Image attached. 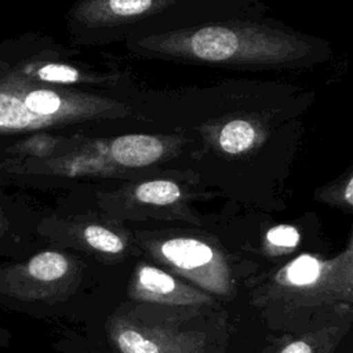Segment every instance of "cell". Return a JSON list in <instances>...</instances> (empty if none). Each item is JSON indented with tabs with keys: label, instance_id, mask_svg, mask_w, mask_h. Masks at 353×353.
Returning a JSON list of instances; mask_svg holds the SVG:
<instances>
[{
	"label": "cell",
	"instance_id": "6da1fadb",
	"mask_svg": "<svg viewBox=\"0 0 353 353\" xmlns=\"http://www.w3.org/2000/svg\"><path fill=\"white\" fill-rule=\"evenodd\" d=\"M137 47L179 61L287 66L307 59L310 44L284 30L255 22H222L142 37Z\"/></svg>",
	"mask_w": 353,
	"mask_h": 353
},
{
	"label": "cell",
	"instance_id": "7a4b0ae2",
	"mask_svg": "<svg viewBox=\"0 0 353 353\" xmlns=\"http://www.w3.org/2000/svg\"><path fill=\"white\" fill-rule=\"evenodd\" d=\"M132 113L128 105L92 92L37 84L19 76L0 81V132L39 131Z\"/></svg>",
	"mask_w": 353,
	"mask_h": 353
},
{
	"label": "cell",
	"instance_id": "3957f363",
	"mask_svg": "<svg viewBox=\"0 0 353 353\" xmlns=\"http://www.w3.org/2000/svg\"><path fill=\"white\" fill-rule=\"evenodd\" d=\"M76 266L58 250H40L0 259V309L37 314L55 307L72 292Z\"/></svg>",
	"mask_w": 353,
	"mask_h": 353
},
{
	"label": "cell",
	"instance_id": "277c9868",
	"mask_svg": "<svg viewBox=\"0 0 353 353\" xmlns=\"http://www.w3.org/2000/svg\"><path fill=\"white\" fill-rule=\"evenodd\" d=\"M101 143L108 159L127 176H134L175 157L188 139L179 135L125 134L101 138Z\"/></svg>",
	"mask_w": 353,
	"mask_h": 353
},
{
	"label": "cell",
	"instance_id": "5b68a950",
	"mask_svg": "<svg viewBox=\"0 0 353 353\" xmlns=\"http://www.w3.org/2000/svg\"><path fill=\"white\" fill-rule=\"evenodd\" d=\"M160 255L179 272L201 285L222 291L226 270L218 254L204 241L192 237H174L161 243Z\"/></svg>",
	"mask_w": 353,
	"mask_h": 353
},
{
	"label": "cell",
	"instance_id": "8992f818",
	"mask_svg": "<svg viewBox=\"0 0 353 353\" xmlns=\"http://www.w3.org/2000/svg\"><path fill=\"white\" fill-rule=\"evenodd\" d=\"M29 171L61 176H127L103 153L101 138L84 141L74 149L26 167Z\"/></svg>",
	"mask_w": 353,
	"mask_h": 353
},
{
	"label": "cell",
	"instance_id": "52a82bcc",
	"mask_svg": "<svg viewBox=\"0 0 353 353\" xmlns=\"http://www.w3.org/2000/svg\"><path fill=\"white\" fill-rule=\"evenodd\" d=\"M174 0H80L74 19L87 28H114L153 15Z\"/></svg>",
	"mask_w": 353,
	"mask_h": 353
},
{
	"label": "cell",
	"instance_id": "ba28073f",
	"mask_svg": "<svg viewBox=\"0 0 353 353\" xmlns=\"http://www.w3.org/2000/svg\"><path fill=\"white\" fill-rule=\"evenodd\" d=\"M216 148L234 157H241L258 149L265 141V128L251 116H237L228 119L214 132Z\"/></svg>",
	"mask_w": 353,
	"mask_h": 353
},
{
	"label": "cell",
	"instance_id": "9c48e42d",
	"mask_svg": "<svg viewBox=\"0 0 353 353\" xmlns=\"http://www.w3.org/2000/svg\"><path fill=\"white\" fill-rule=\"evenodd\" d=\"M135 294L145 299L170 303H190L204 298L178 283L168 273L148 265L138 269Z\"/></svg>",
	"mask_w": 353,
	"mask_h": 353
},
{
	"label": "cell",
	"instance_id": "30bf717a",
	"mask_svg": "<svg viewBox=\"0 0 353 353\" xmlns=\"http://www.w3.org/2000/svg\"><path fill=\"white\" fill-rule=\"evenodd\" d=\"M17 76L44 85H70V84H108L110 76H101L98 73H88L62 62H46L40 65H30L19 72Z\"/></svg>",
	"mask_w": 353,
	"mask_h": 353
},
{
	"label": "cell",
	"instance_id": "8fae6325",
	"mask_svg": "<svg viewBox=\"0 0 353 353\" xmlns=\"http://www.w3.org/2000/svg\"><path fill=\"white\" fill-rule=\"evenodd\" d=\"M130 200L152 207H168L178 204L185 197L182 185L171 178H149L124 188Z\"/></svg>",
	"mask_w": 353,
	"mask_h": 353
},
{
	"label": "cell",
	"instance_id": "7c38bea8",
	"mask_svg": "<svg viewBox=\"0 0 353 353\" xmlns=\"http://www.w3.org/2000/svg\"><path fill=\"white\" fill-rule=\"evenodd\" d=\"M33 252L28 234L15 222L11 211L0 204V259H11Z\"/></svg>",
	"mask_w": 353,
	"mask_h": 353
},
{
	"label": "cell",
	"instance_id": "4fadbf2b",
	"mask_svg": "<svg viewBox=\"0 0 353 353\" xmlns=\"http://www.w3.org/2000/svg\"><path fill=\"white\" fill-rule=\"evenodd\" d=\"M85 139H66V138H59V137H52V135H47V134H37L33 137H29L23 141H21L19 143H17L15 146H12L11 149L17 153L21 154H28L36 159H48V157H54L58 156V150L65 149V150H72L74 148H68V143H81Z\"/></svg>",
	"mask_w": 353,
	"mask_h": 353
},
{
	"label": "cell",
	"instance_id": "5bb4252c",
	"mask_svg": "<svg viewBox=\"0 0 353 353\" xmlns=\"http://www.w3.org/2000/svg\"><path fill=\"white\" fill-rule=\"evenodd\" d=\"M81 237L90 247L101 252L119 254L124 250V240L112 229L102 225H85L81 229Z\"/></svg>",
	"mask_w": 353,
	"mask_h": 353
},
{
	"label": "cell",
	"instance_id": "9a60e30c",
	"mask_svg": "<svg viewBox=\"0 0 353 353\" xmlns=\"http://www.w3.org/2000/svg\"><path fill=\"white\" fill-rule=\"evenodd\" d=\"M321 273V262L312 255H301L285 269V280L292 285H309Z\"/></svg>",
	"mask_w": 353,
	"mask_h": 353
},
{
	"label": "cell",
	"instance_id": "2e32d148",
	"mask_svg": "<svg viewBox=\"0 0 353 353\" xmlns=\"http://www.w3.org/2000/svg\"><path fill=\"white\" fill-rule=\"evenodd\" d=\"M116 342L123 353H161L157 343L135 328H123L116 335Z\"/></svg>",
	"mask_w": 353,
	"mask_h": 353
},
{
	"label": "cell",
	"instance_id": "e0dca14e",
	"mask_svg": "<svg viewBox=\"0 0 353 353\" xmlns=\"http://www.w3.org/2000/svg\"><path fill=\"white\" fill-rule=\"evenodd\" d=\"M320 197L323 200H328V201H331L334 197H336L335 199L336 203L352 207L353 205V176H352V172H347L345 175V178H342L341 181L321 189Z\"/></svg>",
	"mask_w": 353,
	"mask_h": 353
},
{
	"label": "cell",
	"instance_id": "ac0fdd59",
	"mask_svg": "<svg viewBox=\"0 0 353 353\" xmlns=\"http://www.w3.org/2000/svg\"><path fill=\"white\" fill-rule=\"evenodd\" d=\"M299 232L291 225H277L268 230L266 240L279 248H292L299 243Z\"/></svg>",
	"mask_w": 353,
	"mask_h": 353
},
{
	"label": "cell",
	"instance_id": "d6986e66",
	"mask_svg": "<svg viewBox=\"0 0 353 353\" xmlns=\"http://www.w3.org/2000/svg\"><path fill=\"white\" fill-rule=\"evenodd\" d=\"M281 353H312V349L306 342L296 341V342H292V343L287 345L281 350Z\"/></svg>",
	"mask_w": 353,
	"mask_h": 353
},
{
	"label": "cell",
	"instance_id": "ffe728a7",
	"mask_svg": "<svg viewBox=\"0 0 353 353\" xmlns=\"http://www.w3.org/2000/svg\"><path fill=\"white\" fill-rule=\"evenodd\" d=\"M11 342V332L0 325V347H7Z\"/></svg>",
	"mask_w": 353,
	"mask_h": 353
}]
</instances>
